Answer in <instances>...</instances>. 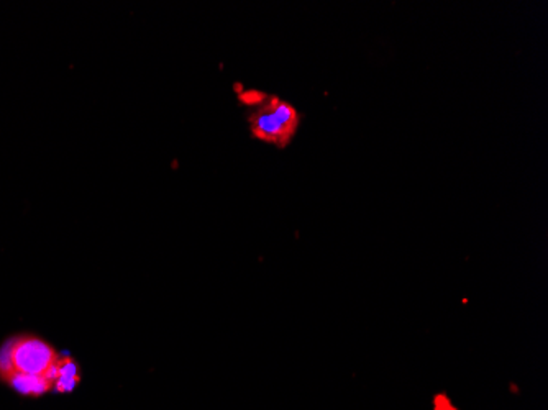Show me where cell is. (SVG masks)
I'll return each instance as SVG.
<instances>
[{
    "label": "cell",
    "mask_w": 548,
    "mask_h": 410,
    "mask_svg": "<svg viewBox=\"0 0 548 410\" xmlns=\"http://www.w3.org/2000/svg\"><path fill=\"white\" fill-rule=\"evenodd\" d=\"M251 107L253 110L248 115V123L253 138L280 149L293 143L302 123V115L293 104L277 95L262 94L258 102Z\"/></svg>",
    "instance_id": "obj_1"
},
{
    "label": "cell",
    "mask_w": 548,
    "mask_h": 410,
    "mask_svg": "<svg viewBox=\"0 0 548 410\" xmlns=\"http://www.w3.org/2000/svg\"><path fill=\"white\" fill-rule=\"evenodd\" d=\"M8 342H10L12 374L46 376L48 371L60 358L50 343H46L38 337H33V335L10 338Z\"/></svg>",
    "instance_id": "obj_2"
},
{
    "label": "cell",
    "mask_w": 548,
    "mask_h": 410,
    "mask_svg": "<svg viewBox=\"0 0 548 410\" xmlns=\"http://www.w3.org/2000/svg\"><path fill=\"white\" fill-rule=\"evenodd\" d=\"M7 384L12 386L21 395L38 398L53 389V382L46 376H26V374H12L7 378Z\"/></svg>",
    "instance_id": "obj_3"
},
{
    "label": "cell",
    "mask_w": 548,
    "mask_h": 410,
    "mask_svg": "<svg viewBox=\"0 0 548 410\" xmlns=\"http://www.w3.org/2000/svg\"><path fill=\"white\" fill-rule=\"evenodd\" d=\"M435 410H457V409L450 404L448 399L444 398V395H439V398L435 399Z\"/></svg>",
    "instance_id": "obj_4"
}]
</instances>
